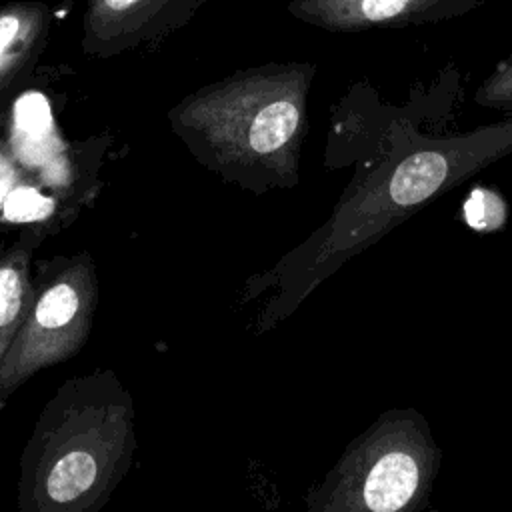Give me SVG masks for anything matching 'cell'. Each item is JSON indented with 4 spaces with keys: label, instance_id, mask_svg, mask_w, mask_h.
Listing matches in <instances>:
<instances>
[{
    "label": "cell",
    "instance_id": "7",
    "mask_svg": "<svg viewBox=\"0 0 512 512\" xmlns=\"http://www.w3.org/2000/svg\"><path fill=\"white\" fill-rule=\"evenodd\" d=\"M484 0H292L288 12L328 32H362L438 22Z\"/></svg>",
    "mask_w": 512,
    "mask_h": 512
},
{
    "label": "cell",
    "instance_id": "5",
    "mask_svg": "<svg viewBox=\"0 0 512 512\" xmlns=\"http://www.w3.org/2000/svg\"><path fill=\"white\" fill-rule=\"evenodd\" d=\"M98 306V276L88 252L42 260L32 296L0 360V408L36 372L76 356L90 338Z\"/></svg>",
    "mask_w": 512,
    "mask_h": 512
},
{
    "label": "cell",
    "instance_id": "10",
    "mask_svg": "<svg viewBox=\"0 0 512 512\" xmlns=\"http://www.w3.org/2000/svg\"><path fill=\"white\" fill-rule=\"evenodd\" d=\"M474 102L482 108L512 116V54L498 62L482 80L474 94Z\"/></svg>",
    "mask_w": 512,
    "mask_h": 512
},
{
    "label": "cell",
    "instance_id": "6",
    "mask_svg": "<svg viewBox=\"0 0 512 512\" xmlns=\"http://www.w3.org/2000/svg\"><path fill=\"white\" fill-rule=\"evenodd\" d=\"M210 0H86L82 50L114 58L160 42L186 26Z\"/></svg>",
    "mask_w": 512,
    "mask_h": 512
},
{
    "label": "cell",
    "instance_id": "1",
    "mask_svg": "<svg viewBox=\"0 0 512 512\" xmlns=\"http://www.w3.org/2000/svg\"><path fill=\"white\" fill-rule=\"evenodd\" d=\"M508 156L512 116L450 134H426L412 120H392L330 218L284 258L278 314L292 312L348 260Z\"/></svg>",
    "mask_w": 512,
    "mask_h": 512
},
{
    "label": "cell",
    "instance_id": "3",
    "mask_svg": "<svg viewBox=\"0 0 512 512\" xmlns=\"http://www.w3.org/2000/svg\"><path fill=\"white\" fill-rule=\"evenodd\" d=\"M136 448V404L112 368L64 380L22 446L18 510L98 512L126 478Z\"/></svg>",
    "mask_w": 512,
    "mask_h": 512
},
{
    "label": "cell",
    "instance_id": "4",
    "mask_svg": "<svg viewBox=\"0 0 512 512\" xmlns=\"http://www.w3.org/2000/svg\"><path fill=\"white\" fill-rule=\"evenodd\" d=\"M440 464L424 414L390 408L346 444L304 504L310 512H420L430 506Z\"/></svg>",
    "mask_w": 512,
    "mask_h": 512
},
{
    "label": "cell",
    "instance_id": "9",
    "mask_svg": "<svg viewBox=\"0 0 512 512\" xmlns=\"http://www.w3.org/2000/svg\"><path fill=\"white\" fill-rule=\"evenodd\" d=\"M42 236V226L32 224L14 242L0 244V360L26 314L32 296V254Z\"/></svg>",
    "mask_w": 512,
    "mask_h": 512
},
{
    "label": "cell",
    "instance_id": "2",
    "mask_svg": "<svg viewBox=\"0 0 512 512\" xmlns=\"http://www.w3.org/2000/svg\"><path fill=\"white\" fill-rule=\"evenodd\" d=\"M314 74L312 62L238 70L184 96L168 112L170 128L198 162L242 188H292Z\"/></svg>",
    "mask_w": 512,
    "mask_h": 512
},
{
    "label": "cell",
    "instance_id": "8",
    "mask_svg": "<svg viewBox=\"0 0 512 512\" xmlns=\"http://www.w3.org/2000/svg\"><path fill=\"white\" fill-rule=\"evenodd\" d=\"M52 28V10L38 0L0 6V114L24 92Z\"/></svg>",
    "mask_w": 512,
    "mask_h": 512
}]
</instances>
